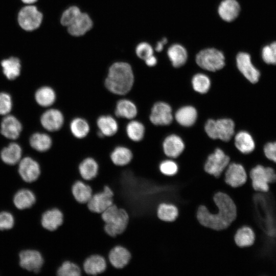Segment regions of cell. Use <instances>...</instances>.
<instances>
[{
  "label": "cell",
  "mask_w": 276,
  "mask_h": 276,
  "mask_svg": "<svg viewBox=\"0 0 276 276\" xmlns=\"http://www.w3.org/2000/svg\"><path fill=\"white\" fill-rule=\"evenodd\" d=\"M78 169L82 180L90 181L98 175L99 165L94 157L88 156L81 160L78 165Z\"/></svg>",
  "instance_id": "21"
},
{
  "label": "cell",
  "mask_w": 276,
  "mask_h": 276,
  "mask_svg": "<svg viewBox=\"0 0 276 276\" xmlns=\"http://www.w3.org/2000/svg\"><path fill=\"white\" fill-rule=\"evenodd\" d=\"M145 62L147 66L152 67L156 64L157 60L156 57L152 55L146 59Z\"/></svg>",
  "instance_id": "49"
},
{
  "label": "cell",
  "mask_w": 276,
  "mask_h": 276,
  "mask_svg": "<svg viewBox=\"0 0 276 276\" xmlns=\"http://www.w3.org/2000/svg\"><path fill=\"white\" fill-rule=\"evenodd\" d=\"M71 190L75 200L81 204H86L93 194L91 187L82 179L75 181Z\"/></svg>",
  "instance_id": "29"
},
{
  "label": "cell",
  "mask_w": 276,
  "mask_h": 276,
  "mask_svg": "<svg viewBox=\"0 0 276 276\" xmlns=\"http://www.w3.org/2000/svg\"><path fill=\"white\" fill-rule=\"evenodd\" d=\"M35 99L40 106L48 107L52 106L56 101V94L51 87L42 86L35 92Z\"/></svg>",
  "instance_id": "34"
},
{
  "label": "cell",
  "mask_w": 276,
  "mask_h": 276,
  "mask_svg": "<svg viewBox=\"0 0 276 276\" xmlns=\"http://www.w3.org/2000/svg\"><path fill=\"white\" fill-rule=\"evenodd\" d=\"M256 235L253 229L247 225L239 228L234 236L236 244L240 247H247L253 245Z\"/></svg>",
  "instance_id": "31"
},
{
  "label": "cell",
  "mask_w": 276,
  "mask_h": 276,
  "mask_svg": "<svg viewBox=\"0 0 276 276\" xmlns=\"http://www.w3.org/2000/svg\"><path fill=\"white\" fill-rule=\"evenodd\" d=\"M236 61L238 70L246 80L252 84L259 81L260 72L252 64L248 53L239 52L236 56Z\"/></svg>",
  "instance_id": "11"
},
{
  "label": "cell",
  "mask_w": 276,
  "mask_h": 276,
  "mask_svg": "<svg viewBox=\"0 0 276 276\" xmlns=\"http://www.w3.org/2000/svg\"><path fill=\"white\" fill-rule=\"evenodd\" d=\"M22 130V125L14 116L7 115L1 122V133L5 137L15 140L17 139Z\"/></svg>",
  "instance_id": "20"
},
{
  "label": "cell",
  "mask_w": 276,
  "mask_h": 276,
  "mask_svg": "<svg viewBox=\"0 0 276 276\" xmlns=\"http://www.w3.org/2000/svg\"><path fill=\"white\" fill-rule=\"evenodd\" d=\"M240 10V5L237 0H223L218 6V13L222 20L229 22L237 18Z\"/></svg>",
  "instance_id": "22"
},
{
  "label": "cell",
  "mask_w": 276,
  "mask_h": 276,
  "mask_svg": "<svg viewBox=\"0 0 276 276\" xmlns=\"http://www.w3.org/2000/svg\"><path fill=\"white\" fill-rule=\"evenodd\" d=\"M88 209L96 213L101 214L113 204V192L108 186L103 190L93 193L86 203Z\"/></svg>",
  "instance_id": "8"
},
{
  "label": "cell",
  "mask_w": 276,
  "mask_h": 276,
  "mask_svg": "<svg viewBox=\"0 0 276 276\" xmlns=\"http://www.w3.org/2000/svg\"><path fill=\"white\" fill-rule=\"evenodd\" d=\"M107 261L99 254H93L87 257L82 265L83 276H98L103 273L107 267Z\"/></svg>",
  "instance_id": "15"
},
{
  "label": "cell",
  "mask_w": 276,
  "mask_h": 276,
  "mask_svg": "<svg viewBox=\"0 0 276 276\" xmlns=\"http://www.w3.org/2000/svg\"><path fill=\"white\" fill-rule=\"evenodd\" d=\"M248 177L255 191L267 193L269 185L276 182V171L273 167L257 164L249 171Z\"/></svg>",
  "instance_id": "4"
},
{
  "label": "cell",
  "mask_w": 276,
  "mask_h": 276,
  "mask_svg": "<svg viewBox=\"0 0 276 276\" xmlns=\"http://www.w3.org/2000/svg\"><path fill=\"white\" fill-rule=\"evenodd\" d=\"M226 183L231 187L237 188L247 181L248 174L244 166L240 163H230L224 172Z\"/></svg>",
  "instance_id": "12"
},
{
  "label": "cell",
  "mask_w": 276,
  "mask_h": 276,
  "mask_svg": "<svg viewBox=\"0 0 276 276\" xmlns=\"http://www.w3.org/2000/svg\"><path fill=\"white\" fill-rule=\"evenodd\" d=\"M29 142L34 149L41 152L49 150L53 144L52 139L49 134L40 132L33 134Z\"/></svg>",
  "instance_id": "35"
},
{
  "label": "cell",
  "mask_w": 276,
  "mask_h": 276,
  "mask_svg": "<svg viewBox=\"0 0 276 276\" xmlns=\"http://www.w3.org/2000/svg\"><path fill=\"white\" fill-rule=\"evenodd\" d=\"M191 83L193 89L200 94L207 93L211 86L210 78L203 73L194 75L192 78Z\"/></svg>",
  "instance_id": "40"
},
{
  "label": "cell",
  "mask_w": 276,
  "mask_h": 276,
  "mask_svg": "<svg viewBox=\"0 0 276 276\" xmlns=\"http://www.w3.org/2000/svg\"><path fill=\"white\" fill-rule=\"evenodd\" d=\"M263 152L267 159L276 164V141L266 143Z\"/></svg>",
  "instance_id": "48"
},
{
  "label": "cell",
  "mask_w": 276,
  "mask_h": 276,
  "mask_svg": "<svg viewBox=\"0 0 276 276\" xmlns=\"http://www.w3.org/2000/svg\"><path fill=\"white\" fill-rule=\"evenodd\" d=\"M93 21L86 13L81 12L76 19L67 27L69 34L74 36L84 35L93 27Z\"/></svg>",
  "instance_id": "24"
},
{
  "label": "cell",
  "mask_w": 276,
  "mask_h": 276,
  "mask_svg": "<svg viewBox=\"0 0 276 276\" xmlns=\"http://www.w3.org/2000/svg\"><path fill=\"white\" fill-rule=\"evenodd\" d=\"M133 156L132 150L124 146H116L109 153V158L112 163L121 167L128 165L132 162Z\"/></svg>",
  "instance_id": "26"
},
{
  "label": "cell",
  "mask_w": 276,
  "mask_h": 276,
  "mask_svg": "<svg viewBox=\"0 0 276 276\" xmlns=\"http://www.w3.org/2000/svg\"><path fill=\"white\" fill-rule=\"evenodd\" d=\"M195 61L200 67L210 72L220 70L225 65V58L223 52L213 48L200 51L196 55Z\"/></svg>",
  "instance_id": "6"
},
{
  "label": "cell",
  "mask_w": 276,
  "mask_h": 276,
  "mask_svg": "<svg viewBox=\"0 0 276 276\" xmlns=\"http://www.w3.org/2000/svg\"><path fill=\"white\" fill-rule=\"evenodd\" d=\"M168 40L166 38H163L162 40L157 42L155 48L156 51L158 52H161L163 50L165 44H166Z\"/></svg>",
  "instance_id": "50"
},
{
  "label": "cell",
  "mask_w": 276,
  "mask_h": 276,
  "mask_svg": "<svg viewBox=\"0 0 276 276\" xmlns=\"http://www.w3.org/2000/svg\"><path fill=\"white\" fill-rule=\"evenodd\" d=\"M81 13L80 9L75 6L70 7L62 13L60 22L64 26H70Z\"/></svg>",
  "instance_id": "43"
},
{
  "label": "cell",
  "mask_w": 276,
  "mask_h": 276,
  "mask_svg": "<svg viewBox=\"0 0 276 276\" xmlns=\"http://www.w3.org/2000/svg\"><path fill=\"white\" fill-rule=\"evenodd\" d=\"M236 148L241 153L247 154L251 153L255 148V142L252 135L247 131H239L234 136Z\"/></svg>",
  "instance_id": "28"
},
{
  "label": "cell",
  "mask_w": 276,
  "mask_h": 276,
  "mask_svg": "<svg viewBox=\"0 0 276 276\" xmlns=\"http://www.w3.org/2000/svg\"><path fill=\"white\" fill-rule=\"evenodd\" d=\"M214 201L217 211L212 213L205 206L200 205L197 210V218L204 226L218 231L225 229L236 218V204L229 196L221 192L215 194Z\"/></svg>",
  "instance_id": "1"
},
{
  "label": "cell",
  "mask_w": 276,
  "mask_h": 276,
  "mask_svg": "<svg viewBox=\"0 0 276 276\" xmlns=\"http://www.w3.org/2000/svg\"><path fill=\"white\" fill-rule=\"evenodd\" d=\"M114 113L118 118L131 120L136 117L138 109L136 104L132 101L129 99L123 98L117 102Z\"/></svg>",
  "instance_id": "23"
},
{
  "label": "cell",
  "mask_w": 276,
  "mask_h": 276,
  "mask_svg": "<svg viewBox=\"0 0 276 276\" xmlns=\"http://www.w3.org/2000/svg\"><path fill=\"white\" fill-rule=\"evenodd\" d=\"M98 131L104 137H111L118 131L119 124L117 120L109 114H102L96 120Z\"/></svg>",
  "instance_id": "25"
},
{
  "label": "cell",
  "mask_w": 276,
  "mask_h": 276,
  "mask_svg": "<svg viewBox=\"0 0 276 276\" xmlns=\"http://www.w3.org/2000/svg\"><path fill=\"white\" fill-rule=\"evenodd\" d=\"M104 222V231L109 236L114 237L123 233L126 229L129 215L126 210L112 204L101 213Z\"/></svg>",
  "instance_id": "3"
},
{
  "label": "cell",
  "mask_w": 276,
  "mask_h": 276,
  "mask_svg": "<svg viewBox=\"0 0 276 276\" xmlns=\"http://www.w3.org/2000/svg\"><path fill=\"white\" fill-rule=\"evenodd\" d=\"M134 75L131 66L127 62L119 61L109 67L104 81L106 89L117 96H125L132 89Z\"/></svg>",
  "instance_id": "2"
},
{
  "label": "cell",
  "mask_w": 276,
  "mask_h": 276,
  "mask_svg": "<svg viewBox=\"0 0 276 276\" xmlns=\"http://www.w3.org/2000/svg\"><path fill=\"white\" fill-rule=\"evenodd\" d=\"M135 53L139 58L145 60L148 57L153 55V50L149 43L143 42L136 46Z\"/></svg>",
  "instance_id": "46"
},
{
  "label": "cell",
  "mask_w": 276,
  "mask_h": 276,
  "mask_svg": "<svg viewBox=\"0 0 276 276\" xmlns=\"http://www.w3.org/2000/svg\"><path fill=\"white\" fill-rule=\"evenodd\" d=\"M230 163V157L222 149L217 148L205 159L203 169L206 173L219 178Z\"/></svg>",
  "instance_id": "7"
},
{
  "label": "cell",
  "mask_w": 276,
  "mask_h": 276,
  "mask_svg": "<svg viewBox=\"0 0 276 276\" xmlns=\"http://www.w3.org/2000/svg\"><path fill=\"white\" fill-rule=\"evenodd\" d=\"M160 172L167 176H172L177 174L179 170L178 164L171 158L162 160L158 165Z\"/></svg>",
  "instance_id": "42"
},
{
  "label": "cell",
  "mask_w": 276,
  "mask_h": 276,
  "mask_svg": "<svg viewBox=\"0 0 276 276\" xmlns=\"http://www.w3.org/2000/svg\"><path fill=\"white\" fill-rule=\"evenodd\" d=\"M198 117L196 109L191 105L179 108L175 113L174 118L181 126L189 127L193 126Z\"/></svg>",
  "instance_id": "27"
},
{
  "label": "cell",
  "mask_w": 276,
  "mask_h": 276,
  "mask_svg": "<svg viewBox=\"0 0 276 276\" xmlns=\"http://www.w3.org/2000/svg\"><path fill=\"white\" fill-rule=\"evenodd\" d=\"M145 127L140 121L131 120L126 126L125 131L129 139L134 142H139L144 137Z\"/></svg>",
  "instance_id": "36"
},
{
  "label": "cell",
  "mask_w": 276,
  "mask_h": 276,
  "mask_svg": "<svg viewBox=\"0 0 276 276\" xmlns=\"http://www.w3.org/2000/svg\"><path fill=\"white\" fill-rule=\"evenodd\" d=\"M18 172L24 181L32 182L39 177L41 169L36 160L30 157H26L19 161Z\"/></svg>",
  "instance_id": "16"
},
{
  "label": "cell",
  "mask_w": 276,
  "mask_h": 276,
  "mask_svg": "<svg viewBox=\"0 0 276 276\" xmlns=\"http://www.w3.org/2000/svg\"><path fill=\"white\" fill-rule=\"evenodd\" d=\"M22 150L20 146L16 143H11L2 149L1 157L3 162L9 165H14L19 162Z\"/></svg>",
  "instance_id": "33"
},
{
  "label": "cell",
  "mask_w": 276,
  "mask_h": 276,
  "mask_svg": "<svg viewBox=\"0 0 276 276\" xmlns=\"http://www.w3.org/2000/svg\"><path fill=\"white\" fill-rule=\"evenodd\" d=\"M69 127L72 135L78 140L85 138L90 130L88 121L84 118L79 117L73 118L70 122Z\"/></svg>",
  "instance_id": "32"
},
{
  "label": "cell",
  "mask_w": 276,
  "mask_h": 276,
  "mask_svg": "<svg viewBox=\"0 0 276 276\" xmlns=\"http://www.w3.org/2000/svg\"><path fill=\"white\" fill-rule=\"evenodd\" d=\"M40 221L44 229L51 232L56 231L63 222V213L57 208L49 209L42 214Z\"/></svg>",
  "instance_id": "19"
},
{
  "label": "cell",
  "mask_w": 276,
  "mask_h": 276,
  "mask_svg": "<svg viewBox=\"0 0 276 276\" xmlns=\"http://www.w3.org/2000/svg\"><path fill=\"white\" fill-rule=\"evenodd\" d=\"M19 264L21 267L35 273L39 272L44 264V257L36 250H26L19 254Z\"/></svg>",
  "instance_id": "13"
},
{
  "label": "cell",
  "mask_w": 276,
  "mask_h": 276,
  "mask_svg": "<svg viewBox=\"0 0 276 276\" xmlns=\"http://www.w3.org/2000/svg\"><path fill=\"white\" fill-rule=\"evenodd\" d=\"M167 55L173 66L176 68L183 66L188 57L186 48L178 43L173 44L169 48Z\"/></svg>",
  "instance_id": "30"
},
{
  "label": "cell",
  "mask_w": 276,
  "mask_h": 276,
  "mask_svg": "<svg viewBox=\"0 0 276 276\" xmlns=\"http://www.w3.org/2000/svg\"><path fill=\"white\" fill-rule=\"evenodd\" d=\"M162 146L164 154L171 159L178 157L185 148L182 139L175 134H171L166 136L163 142Z\"/></svg>",
  "instance_id": "18"
},
{
  "label": "cell",
  "mask_w": 276,
  "mask_h": 276,
  "mask_svg": "<svg viewBox=\"0 0 276 276\" xmlns=\"http://www.w3.org/2000/svg\"><path fill=\"white\" fill-rule=\"evenodd\" d=\"M3 72L9 80H14L18 77L20 73L21 64L19 59L10 57L1 62Z\"/></svg>",
  "instance_id": "38"
},
{
  "label": "cell",
  "mask_w": 276,
  "mask_h": 276,
  "mask_svg": "<svg viewBox=\"0 0 276 276\" xmlns=\"http://www.w3.org/2000/svg\"><path fill=\"white\" fill-rule=\"evenodd\" d=\"M149 118L150 122L154 125H169L174 119L172 109L166 102H157L152 106Z\"/></svg>",
  "instance_id": "10"
},
{
  "label": "cell",
  "mask_w": 276,
  "mask_h": 276,
  "mask_svg": "<svg viewBox=\"0 0 276 276\" xmlns=\"http://www.w3.org/2000/svg\"><path fill=\"white\" fill-rule=\"evenodd\" d=\"M25 4H31L36 2L37 0H21Z\"/></svg>",
  "instance_id": "51"
},
{
  "label": "cell",
  "mask_w": 276,
  "mask_h": 276,
  "mask_svg": "<svg viewBox=\"0 0 276 276\" xmlns=\"http://www.w3.org/2000/svg\"><path fill=\"white\" fill-rule=\"evenodd\" d=\"M235 124L229 118L217 120L210 119L204 125V131L207 135L213 140L228 142L235 133Z\"/></svg>",
  "instance_id": "5"
},
{
  "label": "cell",
  "mask_w": 276,
  "mask_h": 276,
  "mask_svg": "<svg viewBox=\"0 0 276 276\" xmlns=\"http://www.w3.org/2000/svg\"><path fill=\"white\" fill-rule=\"evenodd\" d=\"M131 258V254L127 248L120 245H116L108 253L107 267L111 265L117 269H122Z\"/></svg>",
  "instance_id": "17"
},
{
  "label": "cell",
  "mask_w": 276,
  "mask_h": 276,
  "mask_svg": "<svg viewBox=\"0 0 276 276\" xmlns=\"http://www.w3.org/2000/svg\"><path fill=\"white\" fill-rule=\"evenodd\" d=\"M42 126L47 131L55 132L60 130L64 123L63 113L57 108H50L45 111L40 117Z\"/></svg>",
  "instance_id": "14"
},
{
  "label": "cell",
  "mask_w": 276,
  "mask_h": 276,
  "mask_svg": "<svg viewBox=\"0 0 276 276\" xmlns=\"http://www.w3.org/2000/svg\"><path fill=\"white\" fill-rule=\"evenodd\" d=\"M14 221L13 216L7 212L0 213V229L11 228L14 225Z\"/></svg>",
  "instance_id": "47"
},
{
  "label": "cell",
  "mask_w": 276,
  "mask_h": 276,
  "mask_svg": "<svg viewBox=\"0 0 276 276\" xmlns=\"http://www.w3.org/2000/svg\"><path fill=\"white\" fill-rule=\"evenodd\" d=\"M12 107V101L10 95L6 93H0V115L8 114Z\"/></svg>",
  "instance_id": "45"
},
{
  "label": "cell",
  "mask_w": 276,
  "mask_h": 276,
  "mask_svg": "<svg viewBox=\"0 0 276 276\" xmlns=\"http://www.w3.org/2000/svg\"><path fill=\"white\" fill-rule=\"evenodd\" d=\"M58 276H82L83 271L76 263L69 260L63 261L57 270Z\"/></svg>",
  "instance_id": "41"
},
{
  "label": "cell",
  "mask_w": 276,
  "mask_h": 276,
  "mask_svg": "<svg viewBox=\"0 0 276 276\" xmlns=\"http://www.w3.org/2000/svg\"><path fill=\"white\" fill-rule=\"evenodd\" d=\"M177 207L172 203L163 202L157 209V216L159 219L165 222H173L178 215Z\"/></svg>",
  "instance_id": "39"
},
{
  "label": "cell",
  "mask_w": 276,
  "mask_h": 276,
  "mask_svg": "<svg viewBox=\"0 0 276 276\" xmlns=\"http://www.w3.org/2000/svg\"><path fill=\"white\" fill-rule=\"evenodd\" d=\"M263 61L268 64H276V41L265 46L262 50Z\"/></svg>",
  "instance_id": "44"
},
{
  "label": "cell",
  "mask_w": 276,
  "mask_h": 276,
  "mask_svg": "<svg viewBox=\"0 0 276 276\" xmlns=\"http://www.w3.org/2000/svg\"><path fill=\"white\" fill-rule=\"evenodd\" d=\"M42 14L34 6H28L22 8L18 15L20 26L25 30L33 31L41 24Z\"/></svg>",
  "instance_id": "9"
},
{
  "label": "cell",
  "mask_w": 276,
  "mask_h": 276,
  "mask_svg": "<svg viewBox=\"0 0 276 276\" xmlns=\"http://www.w3.org/2000/svg\"><path fill=\"white\" fill-rule=\"evenodd\" d=\"M13 201L17 208L23 210L31 207L36 202V197L30 190L21 189L15 194Z\"/></svg>",
  "instance_id": "37"
}]
</instances>
